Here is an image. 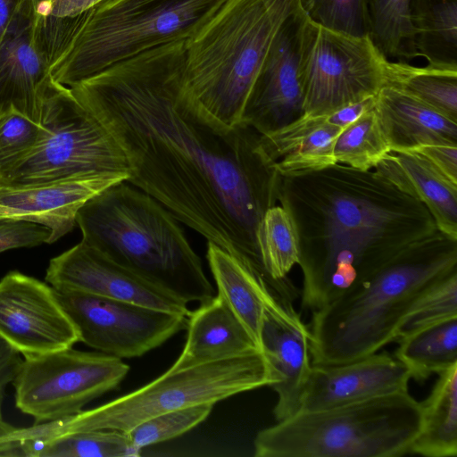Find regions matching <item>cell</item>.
<instances>
[{"instance_id":"1","label":"cell","mask_w":457,"mask_h":457,"mask_svg":"<svg viewBox=\"0 0 457 457\" xmlns=\"http://www.w3.org/2000/svg\"><path fill=\"white\" fill-rule=\"evenodd\" d=\"M185 40L156 46L71 87L129 165L127 181L249 269L265 271L256 231L280 175L261 134L206 114L183 82Z\"/></svg>"},{"instance_id":"2","label":"cell","mask_w":457,"mask_h":457,"mask_svg":"<svg viewBox=\"0 0 457 457\" xmlns=\"http://www.w3.org/2000/svg\"><path fill=\"white\" fill-rule=\"evenodd\" d=\"M299 239L302 309L313 312L437 229L428 210L375 170L340 163L281 176Z\"/></svg>"},{"instance_id":"3","label":"cell","mask_w":457,"mask_h":457,"mask_svg":"<svg viewBox=\"0 0 457 457\" xmlns=\"http://www.w3.org/2000/svg\"><path fill=\"white\" fill-rule=\"evenodd\" d=\"M457 270V239L436 230L312 312V364H338L395 342L419 298Z\"/></svg>"},{"instance_id":"4","label":"cell","mask_w":457,"mask_h":457,"mask_svg":"<svg viewBox=\"0 0 457 457\" xmlns=\"http://www.w3.org/2000/svg\"><path fill=\"white\" fill-rule=\"evenodd\" d=\"M179 220L127 180L106 187L79 210L84 243L187 304L215 291Z\"/></svg>"},{"instance_id":"5","label":"cell","mask_w":457,"mask_h":457,"mask_svg":"<svg viewBox=\"0 0 457 457\" xmlns=\"http://www.w3.org/2000/svg\"><path fill=\"white\" fill-rule=\"evenodd\" d=\"M298 0H229L185 41L184 87L214 120L241 123L273 41Z\"/></svg>"},{"instance_id":"6","label":"cell","mask_w":457,"mask_h":457,"mask_svg":"<svg viewBox=\"0 0 457 457\" xmlns=\"http://www.w3.org/2000/svg\"><path fill=\"white\" fill-rule=\"evenodd\" d=\"M229 0H104L75 17L50 67L71 87L156 46L190 37Z\"/></svg>"},{"instance_id":"7","label":"cell","mask_w":457,"mask_h":457,"mask_svg":"<svg viewBox=\"0 0 457 457\" xmlns=\"http://www.w3.org/2000/svg\"><path fill=\"white\" fill-rule=\"evenodd\" d=\"M421 426L409 391L336 408L299 411L258 432L256 457H398L410 454Z\"/></svg>"},{"instance_id":"8","label":"cell","mask_w":457,"mask_h":457,"mask_svg":"<svg viewBox=\"0 0 457 457\" xmlns=\"http://www.w3.org/2000/svg\"><path fill=\"white\" fill-rule=\"evenodd\" d=\"M278 375L262 350L169 369L144 386L97 407L54 420L52 429L60 437L95 429L128 432L161 413L271 386Z\"/></svg>"},{"instance_id":"9","label":"cell","mask_w":457,"mask_h":457,"mask_svg":"<svg viewBox=\"0 0 457 457\" xmlns=\"http://www.w3.org/2000/svg\"><path fill=\"white\" fill-rule=\"evenodd\" d=\"M44 132L34 148L0 179L28 185L94 174L129 176L127 158L104 126L69 87L48 83L42 102Z\"/></svg>"},{"instance_id":"10","label":"cell","mask_w":457,"mask_h":457,"mask_svg":"<svg viewBox=\"0 0 457 457\" xmlns=\"http://www.w3.org/2000/svg\"><path fill=\"white\" fill-rule=\"evenodd\" d=\"M389 62L370 36L333 31L308 19L303 44V113L326 115L375 96L388 85Z\"/></svg>"},{"instance_id":"11","label":"cell","mask_w":457,"mask_h":457,"mask_svg":"<svg viewBox=\"0 0 457 457\" xmlns=\"http://www.w3.org/2000/svg\"><path fill=\"white\" fill-rule=\"evenodd\" d=\"M129 370L122 359L72 347L27 357L12 383L15 404L35 423L70 416L115 389Z\"/></svg>"},{"instance_id":"12","label":"cell","mask_w":457,"mask_h":457,"mask_svg":"<svg viewBox=\"0 0 457 457\" xmlns=\"http://www.w3.org/2000/svg\"><path fill=\"white\" fill-rule=\"evenodd\" d=\"M79 342L120 358L139 357L187 328V316L76 290H56Z\"/></svg>"},{"instance_id":"13","label":"cell","mask_w":457,"mask_h":457,"mask_svg":"<svg viewBox=\"0 0 457 457\" xmlns=\"http://www.w3.org/2000/svg\"><path fill=\"white\" fill-rule=\"evenodd\" d=\"M0 338L24 358L70 348L79 342L54 288L17 270L0 280Z\"/></svg>"},{"instance_id":"14","label":"cell","mask_w":457,"mask_h":457,"mask_svg":"<svg viewBox=\"0 0 457 457\" xmlns=\"http://www.w3.org/2000/svg\"><path fill=\"white\" fill-rule=\"evenodd\" d=\"M307 20L298 3L277 34L245 104L241 123L261 135L303 114V44Z\"/></svg>"},{"instance_id":"15","label":"cell","mask_w":457,"mask_h":457,"mask_svg":"<svg viewBox=\"0 0 457 457\" xmlns=\"http://www.w3.org/2000/svg\"><path fill=\"white\" fill-rule=\"evenodd\" d=\"M46 282L56 290H76L189 316L187 304L80 241L52 258Z\"/></svg>"},{"instance_id":"16","label":"cell","mask_w":457,"mask_h":457,"mask_svg":"<svg viewBox=\"0 0 457 457\" xmlns=\"http://www.w3.org/2000/svg\"><path fill=\"white\" fill-rule=\"evenodd\" d=\"M407 368L388 352L338 364H312L298 411H317L409 391Z\"/></svg>"},{"instance_id":"17","label":"cell","mask_w":457,"mask_h":457,"mask_svg":"<svg viewBox=\"0 0 457 457\" xmlns=\"http://www.w3.org/2000/svg\"><path fill=\"white\" fill-rule=\"evenodd\" d=\"M36 2L25 0L0 42V114L14 109L40 124L50 62L36 35Z\"/></svg>"},{"instance_id":"18","label":"cell","mask_w":457,"mask_h":457,"mask_svg":"<svg viewBox=\"0 0 457 457\" xmlns=\"http://www.w3.org/2000/svg\"><path fill=\"white\" fill-rule=\"evenodd\" d=\"M121 173L94 174L28 185H0V220H21L51 231L49 244L71 232L82 205L106 187L127 180Z\"/></svg>"},{"instance_id":"19","label":"cell","mask_w":457,"mask_h":457,"mask_svg":"<svg viewBox=\"0 0 457 457\" xmlns=\"http://www.w3.org/2000/svg\"><path fill=\"white\" fill-rule=\"evenodd\" d=\"M206 258L218 294L261 348V331L265 312L295 307L299 296L288 279H274L244 265L236 257L207 242Z\"/></svg>"},{"instance_id":"20","label":"cell","mask_w":457,"mask_h":457,"mask_svg":"<svg viewBox=\"0 0 457 457\" xmlns=\"http://www.w3.org/2000/svg\"><path fill=\"white\" fill-rule=\"evenodd\" d=\"M310 339L308 325L295 308L265 312L261 348L278 378V381L270 386L278 395L273 409L277 421L298 411L312 366Z\"/></svg>"},{"instance_id":"21","label":"cell","mask_w":457,"mask_h":457,"mask_svg":"<svg viewBox=\"0 0 457 457\" xmlns=\"http://www.w3.org/2000/svg\"><path fill=\"white\" fill-rule=\"evenodd\" d=\"M374 111L391 152L414 151L431 144L457 145V121L395 86L378 91Z\"/></svg>"},{"instance_id":"22","label":"cell","mask_w":457,"mask_h":457,"mask_svg":"<svg viewBox=\"0 0 457 457\" xmlns=\"http://www.w3.org/2000/svg\"><path fill=\"white\" fill-rule=\"evenodd\" d=\"M428 210L437 229L457 239V184L416 151L388 153L373 169Z\"/></svg>"},{"instance_id":"23","label":"cell","mask_w":457,"mask_h":457,"mask_svg":"<svg viewBox=\"0 0 457 457\" xmlns=\"http://www.w3.org/2000/svg\"><path fill=\"white\" fill-rule=\"evenodd\" d=\"M186 328V344L170 369L261 350L219 294L190 312Z\"/></svg>"},{"instance_id":"24","label":"cell","mask_w":457,"mask_h":457,"mask_svg":"<svg viewBox=\"0 0 457 457\" xmlns=\"http://www.w3.org/2000/svg\"><path fill=\"white\" fill-rule=\"evenodd\" d=\"M343 129L329 124L326 115L303 113L287 125L261 135V141L279 175L288 176L335 164V143Z\"/></svg>"},{"instance_id":"25","label":"cell","mask_w":457,"mask_h":457,"mask_svg":"<svg viewBox=\"0 0 457 457\" xmlns=\"http://www.w3.org/2000/svg\"><path fill=\"white\" fill-rule=\"evenodd\" d=\"M438 376L428 396L420 402L421 426L410 454L457 455V364Z\"/></svg>"},{"instance_id":"26","label":"cell","mask_w":457,"mask_h":457,"mask_svg":"<svg viewBox=\"0 0 457 457\" xmlns=\"http://www.w3.org/2000/svg\"><path fill=\"white\" fill-rule=\"evenodd\" d=\"M410 19L418 57L457 69V0H411Z\"/></svg>"},{"instance_id":"27","label":"cell","mask_w":457,"mask_h":457,"mask_svg":"<svg viewBox=\"0 0 457 457\" xmlns=\"http://www.w3.org/2000/svg\"><path fill=\"white\" fill-rule=\"evenodd\" d=\"M394 356L411 378L424 382L457 364V317L446 319L401 336Z\"/></svg>"},{"instance_id":"28","label":"cell","mask_w":457,"mask_h":457,"mask_svg":"<svg viewBox=\"0 0 457 457\" xmlns=\"http://www.w3.org/2000/svg\"><path fill=\"white\" fill-rule=\"evenodd\" d=\"M395 86L457 121V69L390 60L388 85Z\"/></svg>"},{"instance_id":"29","label":"cell","mask_w":457,"mask_h":457,"mask_svg":"<svg viewBox=\"0 0 457 457\" xmlns=\"http://www.w3.org/2000/svg\"><path fill=\"white\" fill-rule=\"evenodd\" d=\"M256 242L264 270L274 279L287 277L298 264L297 231L290 213L280 204L269 208L259 222Z\"/></svg>"},{"instance_id":"30","label":"cell","mask_w":457,"mask_h":457,"mask_svg":"<svg viewBox=\"0 0 457 457\" xmlns=\"http://www.w3.org/2000/svg\"><path fill=\"white\" fill-rule=\"evenodd\" d=\"M411 0H369L370 37L386 58L418 57L410 19Z\"/></svg>"},{"instance_id":"31","label":"cell","mask_w":457,"mask_h":457,"mask_svg":"<svg viewBox=\"0 0 457 457\" xmlns=\"http://www.w3.org/2000/svg\"><path fill=\"white\" fill-rule=\"evenodd\" d=\"M374 108L343 129L337 137L336 163L359 170H371L390 153Z\"/></svg>"},{"instance_id":"32","label":"cell","mask_w":457,"mask_h":457,"mask_svg":"<svg viewBox=\"0 0 457 457\" xmlns=\"http://www.w3.org/2000/svg\"><path fill=\"white\" fill-rule=\"evenodd\" d=\"M141 454L126 432L95 429L57 437L46 443L40 457H135Z\"/></svg>"},{"instance_id":"33","label":"cell","mask_w":457,"mask_h":457,"mask_svg":"<svg viewBox=\"0 0 457 457\" xmlns=\"http://www.w3.org/2000/svg\"><path fill=\"white\" fill-rule=\"evenodd\" d=\"M313 23L328 29L356 36H370L369 0H298Z\"/></svg>"},{"instance_id":"34","label":"cell","mask_w":457,"mask_h":457,"mask_svg":"<svg viewBox=\"0 0 457 457\" xmlns=\"http://www.w3.org/2000/svg\"><path fill=\"white\" fill-rule=\"evenodd\" d=\"M212 403H201L153 416L126 432L133 445L141 450L146 446L177 437L207 419Z\"/></svg>"},{"instance_id":"35","label":"cell","mask_w":457,"mask_h":457,"mask_svg":"<svg viewBox=\"0 0 457 457\" xmlns=\"http://www.w3.org/2000/svg\"><path fill=\"white\" fill-rule=\"evenodd\" d=\"M454 317H457V270L419 298L406 317L398 338L415 329Z\"/></svg>"},{"instance_id":"36","label":"cell","mask_w":457,"mask_h":457,"mask_svg":"<svg viewBox=\"0 0 457 457\" xmlns=\"http://www.w3.org/2000/svg\"><path fill=\"white\" fill-rule=\"evenodd\" d=\"M43 132L41 124L14 109L0 114V179L34 148Z\"/></svg>"},{"instance_id":"37","label":"cell","mask_w":457,"mask_h":457,"mask_svg":"<svg viewBox=\"0 0 457 457\" xmlns=\"http://www.w3.org/2000/svg\"><path fill=\"white\" fill-rule=\"evenodd\" d=\"M50 237V229L37 223L21 220H0V253L49 244Z\"/></svg>"},{"instance_id":"38","label":"cell","mask_w":457,"mask_h":457,"mask_svg":"<svg viewBox=\"0 0 457 457\" xmlns=\"http://www.w3.org/2000/svg\"><path fill=\"white\" fill-rule=\"evenodd\" d=\"M414 151L423 155L443 175L457 184V145L431 144Z\"/></svg>"},{"instance_id":"39","label":"cell","mask_w":457,"mask_h":457,"mask_svg":"<svg viewBox=\"0 0 457 457\" xmlns=\"http://www.w3.org/2000/svg\"><path fill=\"white\" fill-rule=\"evenodd\" d=\"M104 0H49L36 4L40 16L74 17L96 6Z\"/></svg>"},{"instance_id":"40","label":"cell","mask_w":457,"mask_h":457,"mask_svg":"<svg viewBox=\"0 0 457 457\" xmlns=\"http://www.w3.org/2000/svg\"><path fill=\"white\" fill-rule=\"evenodd\" d=\"M22 360L16 350L0 338V419L5 389L14 380Z\"/></svg>"},{"instance_id":"41","label":"cell","mask_w":457,"mask_h":457,"mask_svg":"<svg viewBox=\"0 0 457 457\" xmlns=\"http://www.w3.org/2000/svg\"><path fill=\"white\" fill-rule=\"evenodd\" d=\"M375 96L343 105L330 113L326 114V120L331 125L345 129L364 113L374 108Z\"/></svg>"},{"instance_id":"42","label":"cell","mask_w":457,"mask_h":457,"mask_svg":"<svg viewBox=\"0 0 457 457\" xmlns=\"http://www.w3.org/2000/svg\"><path fill=\"white\" fill-rule=\"evenodd\" d=\"M25 0H0V42Z\"/></svg>"},{"instance_id":"43","label":"cell","mask_w":457,"mask_h":457,"mask_svg":"<svg viewBox=\"0 0 457 457\" xmlns=\"http://www.w3.org/2000/svg\"><path fill=\"white\" fill-rule=\"evenodd\" d=\"M49 0H35L36 2V4H41V3H45V2H47Z\"/></svg>"}]
</instances>
